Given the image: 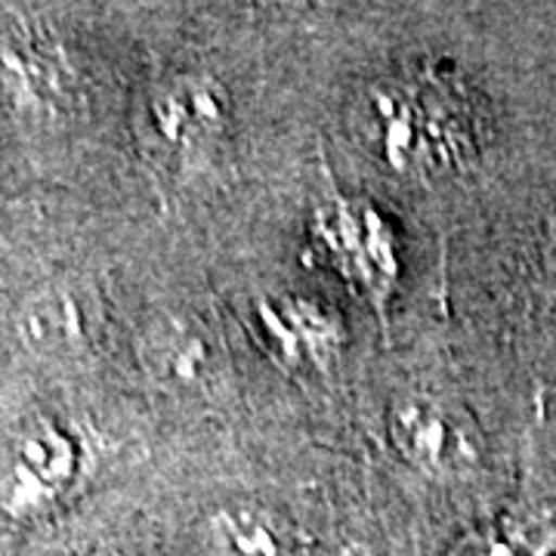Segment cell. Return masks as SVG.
<instances>
[{
	"label": "cell",
	"mask_w": 556,
	"mask_h": 556,
	"mask_svg": "<svg viewBox=\"0 0 556 556\" xmlns=\"http://www.w3.org/2000/svg\"><path fill=\"white\" fill-rule=\"evenodd\" d=\"M358 118L368 149L393 174H442L473 152L467 93L437 72L378 80L365 90Z\"/></svg>",
	"instance_id": "1"
},
{
	"label": "cell",
	"mask_w": 556,
	"mask_h": 556,
	"mask_svg": "<svg viewBox=\"0 0 556 556\" xmlns=\"http://www.w3.org/2000/svg\"><path fill=\"white\" fill-rule=\"evenodd\" d=\"M318 254L378 313H387L399 285V241L393 223L371 201L328 192L313 211Z\"/></svg>",
	"instance_id": "2"
},
{
	"label": "cell",
	"mask_w": 556,
	"mask_h": 556,
	"mask_svg": "<svg viewBox=\"0 0 556 556\" xmlns=\"http://www.w3.org/2000/svg\"><path fill=\"white\" fill-rule=\"evenodd\" d=\"M75 97V65L47 22L7 16L0 25V105L22 124L62 118Z\"/></svg>",
	"instance_id": "3"
},
{
	"label": "cell",
	"mask_w": 556,
	"mask_h": 556,
	"mask_svg": "<svg viewBox=\"0 0 556 556\" xmlns=\"http://www.w3.org/2000/svg\"><path fill=\"white\" fill-rule=\"evenodd\" d=\"M80 479V445L56 420L25 424L0 464V510L16 522L56 510Z\"/></svg>",
	"instance_id": "4"
},
{
	"label": "cell",
	"mask_w": 556,
	"mask_h": 556,
	"mask_svg": "<svg viewBox=\"0 0 556 556\" xmlns=\"http://www.w3.org/2000/svg\"><path fill=\"white\" fill-rule=\"evenodd\" d=\"M254 325L269 358L291 375H325L346 343V325L334 306L303 294L257 300Z\"/></svg>",
	"instance_id": "5"
},
{
	"label": "cell",
	"mask_w": 556,
	"mask_h": 556,
	"mask_svg": "<svg viewBox=\"0 0 556 556\" xmlns=\"http://www.w3.org/2000/svg\"><path fill=\"white\" fill-rule=\"evenodd\" d=\"M152 127L174 152L199 155L226 137L232 100L226 84L204 72H186L164 80L149 100Z\"/></svg>",
	"instance_id": "6"
},
{
	"label": "cell",
	"mask_w": 556,
	"mask_h": 556,
	"mask_svg": "<svg viewBox=\"0 0 556 556\" xmlns=\"http://www.w3.org/2000/svg\"><path fill=\"white\" fill-rule=\"evenodd\" d=\"M387 433L399 455L427 477H452L473 464V442L460 417L439 399H399L387 417Z\"/></svg>",
	"instance_id": "7"
},
{
	"label": "cell",
	"mask_w": 556,
	"mask_h": 556,
	"mask_svg": "<svg viewBox=\"0 0 556 556\" xmlns=\"http://www.w3.org/2000/svg\"><path fill=\"white\" fill-rule=\"evenodd\" d=\"M142 365L164 390L204 396L217 390L226 356L217 334L195 316H164L142 340Z\"/></svg>",
	"instance_id": "8"
},
{
	"label": "cell",
	"mask_w": 556,
	"mask_h": 556,
	"mask_svg": "<svg viewBox=\"0 0 556 556\" xmlns=\"http://www.w3.org/2000/svg\"><path fill=\"white\" fill-rule=\"evenodd\" d=\"M207 556H294V544L273 514L254 504L219 507L207 522Z\"/></svg>",
	"instance_id": "9"
},
{
	"label": "cell",
	"mask_w": 556,
	"mask_h": 556,
	"mask_svg": "<svg viewBox=\"0 0 556 556\" xmlns=\"http://www.w3.org/2000/svg\"><path fill=\"white\" fill-rule=\"evenodd\" d=\"M22 338L40 353L78 350L87 340V313L72 291H43L22 313Z\"/></svg>",
	"instance_id": "10"
},
{
	"label": "cell",
	"mask_w": 556,
	"mask_h": 556,
	"mask_svg": "<svg viewBox=\"0 0 556 556\" xmlns=\"http://www.w3.org/2000/svg\"><path fill=\"white\" fill-rule=\"evenodd\" d=\"M544 266H547V273L556 278V219L551 223V232H547V244H544Z\"/></svg>",
	"instance_id": "11"
},
{
	"label": "cell",
	"mask_w": 556,
	"mask_h": 556,
	"mask_svg": "<svg viewBox=\"0 0 556 556\" xmlns=\"http://www.w3.org/2000/svg\"><path fill=\"white\" fill-rule=\"evenodd\" d=\"M87 556H121V554H115V551H100V554H87Z\"/></svg>",
	"instance_id": "12"
}]
</instances>
